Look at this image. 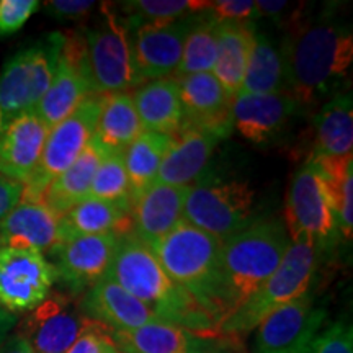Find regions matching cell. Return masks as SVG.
<instances>
[{
  "instance_id": "obj_35",
  "label": "cell",
  "mask_w": 353,
  "mask_h": 353,
  "mask_svg": "<svg viewBox=\"0 0 353 353\" xmlns=\"http://www.w3.org/2000/svg\"><path fill=\"white\" fill-rule=\"evenodd\" d=\"M121 19L128 26H138L154 21H170L187 15L208 12L211 2L200 0H132L120 3Z\"/></svg>"
},
{
  "instance_id": "obj_46",
  "label": "cell",
  "mask_w": 353,
  "mask_h": 353,
  "mask_svg": "<svg viewBox=\"0 0 353 353\" xmlns=\"http://www.w3.org/2000/svg\"><path fill=\"white\" fill-rule=\"evenodd\" d=\"M105 353H121L120 350H118V348L117 347H114V345H112V347H108L107 348V350H105Z\"/></svg>"
},
{
  "instance_id": "obj_39",
  "label": "cell",
  "mask_w": 353,
  "mask_h": 353,
  "mask_svg": "<svg viewBox=\"0 0 353 353\" xmlns=\"http://www.w3.org/2000/svg\"><path fill=\"white\" fill-rule=\"evenodd\" d=\"M210 15L216 21H234V23H252L257 17V7L252 0H216L211 2Z\"/></svg>"
},
{
  "instance_id": "obj_22",
  "label": "cell",
  "mask_w": 353,
  "mask_h": 353,
  "mask_svg": "<svg viewBox=\"0 0 353 353\" xmlns=\"http://www.w3.org/2000/svg\"><path fill=\"white\" fill-rule=\"evenodd\" d=\"M219 138L195 126H185L165 154L156 183L172 187H192L208 167Z\"/></svg>"
},
{
  "instance_id": "obj_15",
  "label": "cell",
  "mask_w": 353,
  "mask_h": 353,
  "mask_svg": "<svg viewBox=\"0 0 353 353\" xmlns=\"http://www.w3.org/2000/svg\"><path fill=\"white\" fill-rule=\"evenodd\" d=\"M198 17L200 13L170 21L128 26L132 61L141 81H156L175 74L182 61L185 39Z\"/></svg>"
},
{
  "instance_id": "obj_29",
  "label": "cell",
  "mask_w": 353,
  "mask_h": 353,
  "mask_svg": "<svg viewBox=\"0 0 353 353\" xmlns=\"http://www.w3.org/2000/svg\"><path fill=\"white\" fill-rule=\"evenodd\" d=\"M255 39L252 23H219L218 52L213 68V76L229 95L234 97L241 90L249 64Z\"/></svg>"
},
{
  "instance_id": "obj_4",
  "label": "cell",
  "mask_w": 353,
  "mask_h": 353,
  "mask_svg": "<svg viewBox=\"0 0 353 353\" xmlns=\"http://www.w3.org/2000/svg\"><path fill=\"white\" fill-rule=\"evenodd\" d=\"M223 242L182 219L169 234L151 245L164 272L188 291L218 327L216 286Z\"/></svg>"
},
{
  "instance_id": "obj_27",
  "label": "cell",
  "mask_w": 353,
  "mask_h": 353,
  "mask_svg": "<svg viewBox=\"0 0 353 353\" xmlns=\"http://www.w3.org/2000/svg\"><path fill=\"white\" fill-rule=\"evenodd\" d=\"M107 156L108 154L94 139L88 141L76 162L46 188L41 203H44L57 218L64 216L72 206L88 196L95 172Z\"/></svg>"
},
{
  "instance_id": "obj_26",
  "label": "cell",
  "mask_w": 353,
  "mask_h": 353,
  "mask_svg": "<svg viewBox=\"0 0 353 353\" xmlns=\"http://www.w3.org/2000/svg\"><path fill=\"white\" fill-rule=\"evenodd\" d=\"M144 131L131 92L100 97V112L92 139L107 154H123Z\"/></svg>"
},
{
  "instance_id": "obj_36",
  "label": "cell",
  "mask_w": 353,
  "mask_h": 353,
  "mask_svg": "<svg viewBox=\"0 0 353 353\" xmlns=\"http://www.w3.org/2000/svg\"><path fill=\"white\" fill-rule=\"evenodd\" d=\"M88 196L113 203L131 214L132 196L121 154H108L100 162Z\"/></svg>"
},
{
  "instance_id": "obj_37",
  "label": "cell",
  "mask_w": 353,
  "mask_h": 353,
  "mask_svg": "<svg viewBox=\"0 0 353 353\" xmlns=\"http://www.w3.org/2000/svg\"><path fill=\"white\" fill-rule=\"evenodd\" d=\"M301 353H353L352 322L339 319L329 324Z\"/></svg>"
},
{
  "instance_id": "obj_13",
  "label": "cell",
  "mask_w": 353,
  "mask_h": 353,
  "mask_svg": "<svg viewBox=\"0 0 353 353\" xmlns=\"http://www.w3.org/2000/svg\"><path fill=\"white\" fill-rule=\"evenodd\" d=\"M118 234L77 236L61 241L50 250L57 280L69 294L81 296L107 278L117 254Z\"/></svg>"
},
{
  "instance_id": "obj_43",
  "label": "cell",
  "mask_w": 353,
  "mask_h": 353,
  "mask_svg": "<svg viewBox=\"0 0 353 353\" xmlns=\"http://www.w3.org/2000/svg\"><path fill=\"white\" fill-rule=\"evenodd\" d=\"M23 193V185L0 175V219L6 218L19 205Z\"/></svg>"
},
{
  "instance_id": "obj_10",
  "label": "cell",
  "mask_w": 353,
  "mask_h": 353,
  "mask_svg": "<svg viewBox=\"0 0 353 353\" xmlns=\"http://www.w3.org/2000/svg\"><path fill=\"white\" fill-rule=\"evenodd\" d=\"M100 112V97H88L59 125L51 128L33 175L23 185L21 200L41 203L46 188L68 170L92 139Z\"/></svg>"
},
{
  "instance_id": "obj_24",
  "label": "cell",
  "mask_w": 353,
  "mask_h": 353,
  "mask_svg": "<svg viewBox=\"0 0 353 353\" xmlns=\"http://www.w3.org/2000/svg\"><path fill=\"white\" fill-rule=\"evenodd\" d=\"M88 97H92V94L88 90L85 77L79 68L72 44L65 34L54 79L33 113L46 125L48 130H51L65 120Z\"/></svg>"
},
{
  "instance_id": "obj_42",
  "label": "cell",
  "mask_w": 353,
  "mask_h": 353,
  "mask_svg": "<svg viewBox=\"0 0 353 353\" xmlns=\"http://www.w3.org/2000/svg\"><path fill=\"white\" fill-rule=\"evenodd\" d=\"M255 7H257V17H267V19L276 21L278 25H285L288 28L294 21L301 19L296 8L290 2H267V0H259V2H255Z\"/></svg>"
},
{
  "instance_id": "obj_8",
  "label": "cell",
  "mask_w": 353,
  "mask_h": 353,
  "mask_svg": "<svg viewBox=\"0 0 353 353\" xmlns=\"http://www.w3.org/2000/svg\"><path fill=\"white\" fill-rule=\"evenodd\" d=\"M255 192L242 180H198L187 188L183 219L224 242L255 223Z\"/></svg>"
},
{
  "instance_id": "obj_44",
  "label": "cell",
  "mask_w": 353,
  "mask_h": 353,
  "mask_svg": "<svg viewBox=\"0 0 353 353\" xmlns=\"http://www.w3.org/2000/svg\"><path fill=\"white\" fill-rule=\"evenodd\" d=\"M0 353H33V350L21 335L13 334L8 335L0 345Z\"/></svg>"
},
{
  "instance_id": "obj_41",
  "label": "cell",
  "mask_w": 353,
  "mask_h": 353,
  "mask_svg": "<svg viewBox=\"0 0 353 353\" xmlns=\"http://www.w3.org/2000/svg\"><path fill=\"white\" fill-rule=\"evenodd\" d=\"M112 345H114L112 341V330L105 325H100V327L81 335L65 353H105V350Z\"/></svg>"
},
{
  "instance_id": "obj_31",
  "label": "cell",
  "mask_w": 353,
  "mask_h": 353,
  "mask_svg": "<svg viewBox=\"0 0 353 353\" xmlns=\"http://www.w3.org/2000/svg\"><path fill=\"white\" fill-rule=\"evenodd\" d=\"M237 94H286V69L281 46H276L265 33L255 32L244 82Z\"/></svg>"
},
{
  "instance_id": "obj_21",
  "label": "cell",
  "mask_w": 353,
  "mask_h": 353,
  "mask_svg": "<svg viewBox=\"0 0 353 353\" xmlns=\"http://www.w3.org/2000/svg\"><path fill=\"white\" fill-rule=\"evenodd\" d=\"M46 125L32 113L21 114L0 134V175L25 185L37 169L44 141Z\"/></svg>"
},
{
  "instance_id": "obj_32",
  "label": "cell",
  "mask_w": 353,
  "mask_h": 353,
  "mask_svg": "<svg viewBox=\"0 0 353 353\" xmlns=\"http://www.w3.org/2000/svg\"><path fill=\"white\" fill-rule=\"evenodd\" d=\"M172 144H174V138L170 136L154 131H143L121 154L128 180H130L132 201L156 183L159 169Z\"/></svg>"
},
{
  "instance_id": "obj_14",
  "label": "cell",
  "mask_w": 353,
  "mask_h": 353,
  "mask_svg": "<svg viewBox=\"0 0 353 353\" xmlns=\"http://www.w3.org/2000/svg\"><path fill=\"white\" fill-rule=\"evenodd\" d=\"M327 309L316 304L311 291L270 312L255 327L254 353H301L321 332Z\"/></svg>"
},
{
  "instance_id": "obj_45",
  "label": "cell",
  "mask_w": 353,
  "mask_h": 353,
  "mask_svg": "<svg viewBox=\"0 0 353 353\" xmlns=\"http://www.w3.org/2000/svg\"><path fill=\"white\" fill-rule=\"evenodd\" d=\"M17 316L8 312L7 309L2 307L0 304V345H2L3 341L8 337V334L12 332V329L17 325Z\"/></svg>"
},
{
  "instance_id": "obj_6",
  "label": "cell",
  "mask_w": 353,
  "mask_h": 353,
  "mask_svg": "<svg viewBox=\"0 0 353 353\" xmlns=\"http://www.w3.org/2000/svg\"><path fill=\"white\" fill-rule=\"evenodd\" d=\"M321 252L306 242H291L283 260L260 288L219 325L218 334L234 339L257 327L275 309L311 291L319 268Z\"/></svg>"
},
{
  "instance_id": "obj_1",
  "label": "cell",
  "mask_w": 353,
  "mask_h": 353,
  "mask_svg": "<svg viewBox=\"0 0 353 353\" xmlns=\"http://www.w3.org/2000/svg\"><path fill=\"white\" fill-rule=\"evenodd\" d=\"M286 94L303 108L337 94L350 76L353 34L347 21L330 13L299 19L281 44Z\"/></svg>"
},
{
  "instance_id": "obj_9",
  "label": "cell",
  "mask_w": 353,
  "mask_h": 353,
  "mask_svg": "<svg viewBox=\"0 0 353 353\" xmlns=\"http://www.w3.org/2000/svg\"><path fill=\"white\" fill-rule=\"evenodd\" d=\"M285 221L291 242H306L321 254L332 249L341 237L332 198L312 157L291 180Z\"/></svg>"
},
{
  "instance_id": "obj_20",
  "label": "cell",
  "mask_w": 353,
  "mask_h": 353,
  "mask_svg": "<svg viewBox=\"0 0 353 353\" xmlns=\"http://www.w3.org/2000/svg\"><path fill=\"white\" fill-rule=\"evenodd\" d=\"M187 187L154 183L132 201V231L139 241L151 247L169 234L183 219Z\"/></svg>"
},
{
  "instance_id": "obj_28",
  "label": "cell",
  "mask_w": 353,
  "mask_h": 353,
  "mask_svg": "<svg viewBox=\"0 0 353 353\" xmlns=\"http://www.w3.org/2000/svg\"><path fill=\"white\" fill-rule=\"evenodd\" d=\"M132 231L131 214L113 203L87 196L59 218V242L77 236L118 234Z\"/></svg>"
},
{
  "instance_id": "obj_30",
  "label": "cell",
  "mask_w": 353,
  "mask_h": 353,
  "mask_svg": "<svg viewBox=\"0 0 353 353\" xmlns=\"http://www.w3.org/2000/svg\"><path fill=\"white\" fill-rule=\"evenodd\" d=\"M314 157H345L353 149V101L352 94H341L330 99L316 120Z\"/></svg>"
},
{
  "instance_id": "obj_34",
  "label": "cell",
  "mask_w": 353,
  "mask_h": 353,
  "mask_svg": "<svg viewBox=\"0 0 353 353\" xmlns=\"http://www.w3.org/2000/svg\"><path fill=\"white\" fill-rule=\"evenodd\" d=\"M218 32L219 21H216L210 12L200 13L196 23L185 39L182 61L175 70L176 77L213 72L218 52Z\"/></svg>"
},
{
  "instance_id": "obj_18",
  "label": "cell",
  "mask_w": 353,
  "mask_h": 353,
  "mask_svg": "<svg viewBox=\"0 0 353 353\" xmlns=\"http://www.w3.org/2000/svg\"><path fill=\"white\" fill-rule=\"evenodd\" d=\"M179 82L185 126L213 132L223 141L232 131V97L213 72L175 77Z\"/></svg>"
},
{
  "instance_id": "obj_3",
  "label": "cell",
  "mask_w": 353,
  "mask_h": 353,
  "mask_svg": "<svg viewBox=\"0 0 353 353\" xmlns=\"http://www.w3.org/2000/svg\"><path fill=\"white\" fill-rule=\"evenodd\" d=\"M290 245L286 228L278 219L255 221L223 242L216 286L219 325L273 275Z\"/></svg>"
},
{
  "instance_id": "obj_17",
  "label": "cell",
  "mask_w": 353,
  "mask_h": 353,
  "mask_svg": "<svg viewBox=\"0 0 353 353\" xmlns=\"http://www.w3.org/2000/svg\"><path fill=\"white\" fill-rule=\"evenodd\" d=\"M218 335L157 321L134 330H114L112 341L121 353H229V342L218 341Z\"/></svg>"
},
{
  "instance_id": "obj_25",
  "label": "cell",
  "mask_w": 353,
  "mask_h": 353,
  "mask_svg": "<svg viewBox=\"0 0 353 353\" xmlns=\"http://www.w3.org/2000/svg\"><path fill=\"white\" fill-rule=\"evenodd\" d=\"M134 108L144 131L176 138L185 128V114L175 77L156 79L141 83L131 92Z\"/></svg>"
},
{
  "instance_id": "obj_19",
  "label": "cell",
  "mask_w": 353,
  "mask_h": 353,
  "mask_svg": "<svg viewBox=\"0 0 353 353\" xmlns=\"http://www.w3.org/2000/svg\"><path fill=\"white\" fill-rule=\"evenodd\" d=\"M79 307L88 319L100 322L112 332L134 330L159 321L143 303L108 276L81 294Z\"/></svg>"
},
{
  "instance_id": "obj_16",
  "label": "cell",
  "mask_w": 353,
  "mask_h": 353,
  "mask_svg": "<svg viewBox=\"0 0 353 353\" xmlns=\"http://www.w3.org/2000/svg\"><path fill=\"white\" fill-rule=\"evenodd\" d=\"M303 107L288 94H236L232 97V128L254 144L280 138Z\"/></svg>"
},
{
  "instance_id": "obj_5",
  "label": "cell",
  "mask_w": 353,
  "mask_h": 353,
  "mask_svg": "<svg viewBox=\"0 0 353 353\" xmlns=\"http://www.w3.org/2000/svg\"><path fill=\"white\" fill-rule=\"evenodd\" d=\"M79 68L94 97H103L144 83L132 61L130 28L121 17L110 10L99 26L70 34Z\"/></svg>"
},
{
  "instance_id": "obj_40",
  "label": "cell",
  "mask_w": 353,
  "mask_h": 353,
  "mask_svg": "<svg viewBox=\"0 0 353 353\" xmlns=\"http://www.w3.org/2000/svg\"><path fill=\"white\" fill-rule=\"evenodd\" d=\"M94 0H51L44 3V12L57 21H76L94 10Z\"/></svg>"
},
{
  "instance_id": "obj_7",
  "label": "cell",
  "mask_w": 353,
  "mask_h": 353,
  "mask_svg": "<svg viewBox=\"0 0 353 353\" xmlns=\"http://www.w3.org/2000/svg\"><path fill=\"white\" fill-rule=\"evenodd\" d=\"M65 34L52 32L8 57L0 70V134L32 113L54 79Z\"/></svg>"
},
{
  "instance_id": "obj_11",
  "label": "cell",
  "mask_w": 353,
  "mask_h": 353,
  "mask_svg": "<svg viewBox=\"0 0 353 353\" xmlns=\"http://www.w3.org/2000/svg\"><path fill=\"white\" fill-rule=\"evenodd\" d=\"M100 325L103 324L83 314L72 294L51 291L41 304L26 312L17 334L33 353H65L81 335Z\"/></svg>"
},
{
  "instance_id": "obj_38",
  "label": "cell",
  "mask_w": 353,
  "mask_h": 353,
  "mask_svg": "<svg viewBox=\"0 0 353 353\" xmlns=\"http://www.w3.org/2000/svg\"><path fill=\"white\" fill-rule=\"evenodd\" d=\"M39 7L38 0H0V39L19 33Z\"/></svg>"
},
{
  "instance_id": "obj_12",
  "label": "cell",
  "mask_w": 353,
  "mask_h": 353,
  "mask_svg": "<svg viewBox=\"0 0 353 353\" xmlns=\"http://www.w3.org/2000/svg\"><path fill=\"white\" fill-rule=\"evenodd\" d=\"M56 281V268L44 254L0 247V304L8 312H30L50 296Z\"/></svg>"
},
{
  "instance_id": "obj_23",
  "label": "cell",
  "mask_w": 353,
  "mask_h": 353,
  "mask_svg": "<svg viewBox=\"0 0 353 353\" xmlns=\"http://www.w3.org/2000/svg\"><path fill=\"white\" fill-rule=\"evenodd\" d=\"M59 244V218L44 203L23 201L0 219V247L50 252Z\"/></svg>"
},
{
  "instance_id": "obj_2",
  "label": "cell",
  "mask_w": 353,
  "mask_h": 353,
  "mask_svg": "<svg viewBox=\"0 0 353 353\" xmlns=\"http://www.w3.org/2000/svg\"><path fill=\"white\" fill-rule=\"evenodd\" d=\"M107 276L143 303L159 321L193 332L218 334V327L201 304L170 280L151 247L134 234L120 237Z\"/></svg>"
},
{
  "instance_id": "obj_33",
  "label": "cell",
  "mask_w": 353,
  "mask_h": 353,
  "mask_svg": "<svg viewBox=\"0 0 353 353\" xmlns=\"http://www.w3.org/2000/svg\"><path fill=\"white\" fill-rule=\"evenodd\" d=\"M311 157L332 198L339 232L350 242L353 232V154L345 157Z\"/></svg>"
}]
</instances>
